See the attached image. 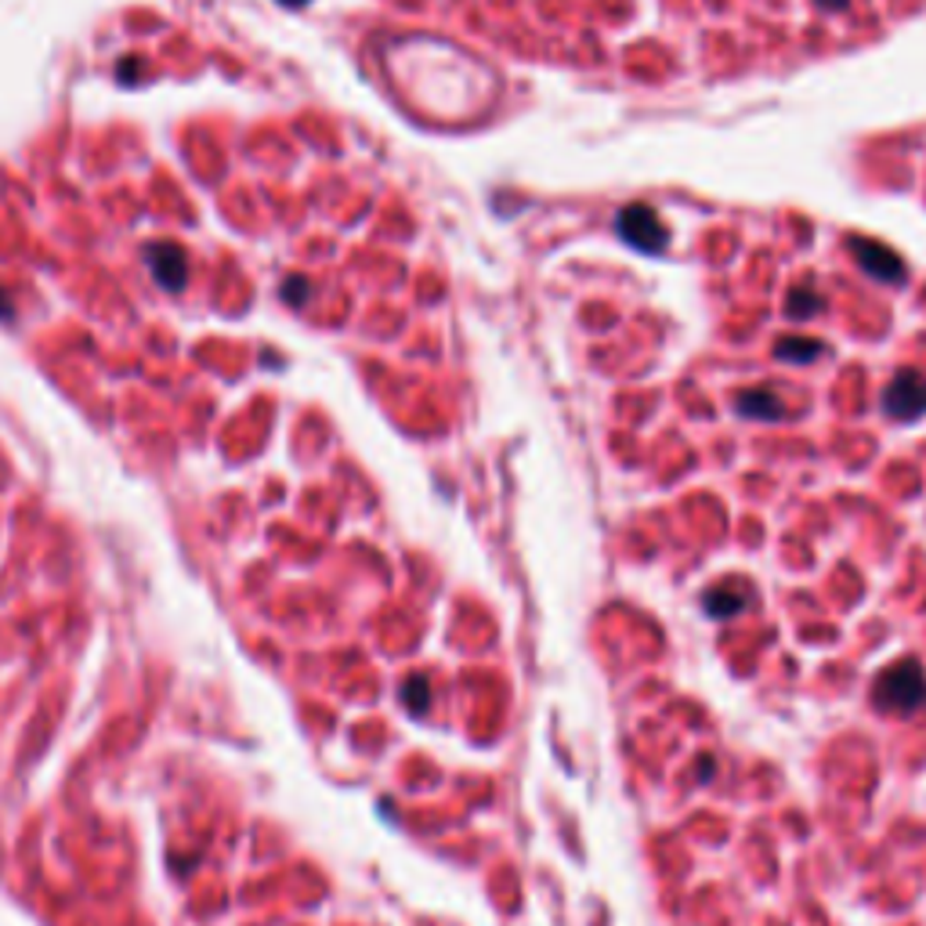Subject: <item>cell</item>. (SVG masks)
<instances>
[{
    "mask_svg": "<svg viewBox=\"0 0 926 926\" xmlns=\"http://www.w3.org/2000/svg\"><path fill=\"white\" fill-rule=\"evenodd\" d=\"M743 609H746V601L724 594V590H713V594H706V612L713 615V620H727V615H735V612H743Z\"/></svg>",
    "mask_w": 926,
    "mask_h": 926,
    "instance_id": "obj_9",
    "label": "cell"
},
{
    "mask_svg": "<svg viewBox=\"0 0 926 926\" xmlns=\"http://www.w3.org/2000/svg\"><path fill=\"white\" fill-rule=\"evenodd\" d=\"M402 699H405V706H410L413 713H424L431 706V684L424 681V677H413V681L405 684Z\"/></svg>",
    "mask_w": 926,
    "mask_h": 926,
    "instance_id": "obj_10",
    "label": "cell"
},
{
    "mask_svg": "<svg viewBox=\"0 0 926 926\" xmlns=\"http://www.w3.org/2000/svg\"><path fill=\"white\" fill-rule=\"evenodd\" d=\"M735 413H743L746 420H782L785 402L768 388H752L735 399Z\"/></svg>",
    "mask_w": 926,
    "mask_h": 926,
    "instance_id": "obj_6",
    "label": "cell"
},
{
    "mask_svg": "<svg viewBox=\"0 0 926 926\" xmlns=\"http://www.w3.org/2000/svg\"><path fill=\"white\" fill-rule=\"evenodd\" d=\"M850 254H855V261L866 268L872 279L886 282V287H905L908 282V268L897 257V250H891V246L875 243L869 236H855L850 239Z\"/></svg>",
    "mask_w": 926,
    "mask_h": 926,
    "instance_id": "obj_3",
    "label": "cell"
},
{
    "mask_svg": "<svg viewBox=\"0 0 926 926\" xmlns=\"http://www.w3.org/2000/svg\"><path fill=\"white\" fill-rule=\"evenodd\" d=\"M145 261H149L153 279L164 290H170V293L185 290V282H189V257H185L181 246H175V243H153L149 250H145Z\"/></svg>",
    "mask_w": 926,
    "mask_h": 926,
    "instance_id": "obj_5",
    "label": "cell"
},
{
    "mask_svg": "<svg viewBox=\"0 0 926 926\" xmlns=\"http://www.w3.org/2000/svg\"><path fill=\"white\" fill-rule=\"evenodd\" d=\"M282 4H293V8H301V4H308V0H282Z\"/></svg>",
    "mask_w": 926,
    "mask_h": 926,
    "instance_id": "obj_13",
    "label": "cell"
},
{
    "mask_svg": "<svg viewBox=\"0 0 926 926\" xmlns=\"http://www.w3.org/2000/svg\"><path fill=\"white\" fill-rule=\"evenodd\" d=\"M282 298L293 301V304H301L308 298V282L304 279H287V282H282Z\"/></svg>",
    "mask_w": 926,
    "mask_h": 926,
    "instance_id": "obj_11",
    "label": "cell"
},
{
    "mask_svg": "<svg viewBox=\"0 0 926 926\" xmlns=\"http://www.w3.org/2000/svg\"><path fill=\"white\" fill-rule=\"evenodd\" d=\"M883 413L891 420H919L926 416V377L912 373H897L883 391Z\"/></svg>",
    "mask_w": 926,
    "mask_h": 926,
    "instance_id": "obj_4",
    "label": "cell"
},
{
    "mask_svg": "<svg viewBox=\"0 0 926 926\" xmlns=\"http://www.w3.org/2000/svg\"><path fill=\"white\" fill-rule=\"evenodd\" d=\"M822 8H829V11H844L847 8V0H818Z\"/></svg>",
    "mask_w": 926,
    "mask_h": 926,
    "instance_id": "obj_12",
    "label": "cell"
},
{
    "mask_svg": "<svg viewBox=\"0 0 926 926\" xmlns=\"http://www.w3.org/2000/svg\"><path fill=\"white\" fill-rule=\"evenodd\" d=\"M825 348H822V341H811V337H782L778 341V348H774V355L782 362H814L818 359Z\"/></svg>",
    "mask_w": 926,
    "mask_h": 926,
    "instance_id": "obj_7",
    "label": "cell"
},
{
    "mask_svg": "<svg viewBox=\"0 0 926 926\" xmlns=\"http://www.w3.org/2000/svg\"><path fill=\"white\" fill-rule=\"evenodd\" d=\"M785 312H789V319H811L822 312V298L811 290H796V293H789Z\"/></svg>",
    "mask_w": 926,
    "mask_h": 926,
    "instance_id": "obj_8",
    "label": "cell"
},
{
    "mask_svg": "<svg viewBox=\"0 0 926 926\" xmlns=\"http://www.w3.org/2000/svg\"><path fill=\"white\" fill-rule=\"evenodd\" d=\"M875 710H883L886 717H912L926 706V670L916 659H901L875 677L872 684Z\"/></svg>",
    "mask_w": 926,
    "mask_h": 926,
    "instance_id": "obj_1",
    "label": "cell"
},
{
    "mask_svg": "<svg viewBox=\"0 0 926 926\" xmlns=\"http://www.w3.org/2000/svg\"><path fill=\"white\" fill-rule=\"evenodd\" d=\"M615 232H620L623 243H629L640 254H662L666 246H670V228H666V221L645 203L626 207L623 214L615 217Z\"/></svg>",
    "mask_w": 926,
    "mask_h": 926,
    "instance_id": "obj_2",
    "label": "cell"
}]
</instances>
